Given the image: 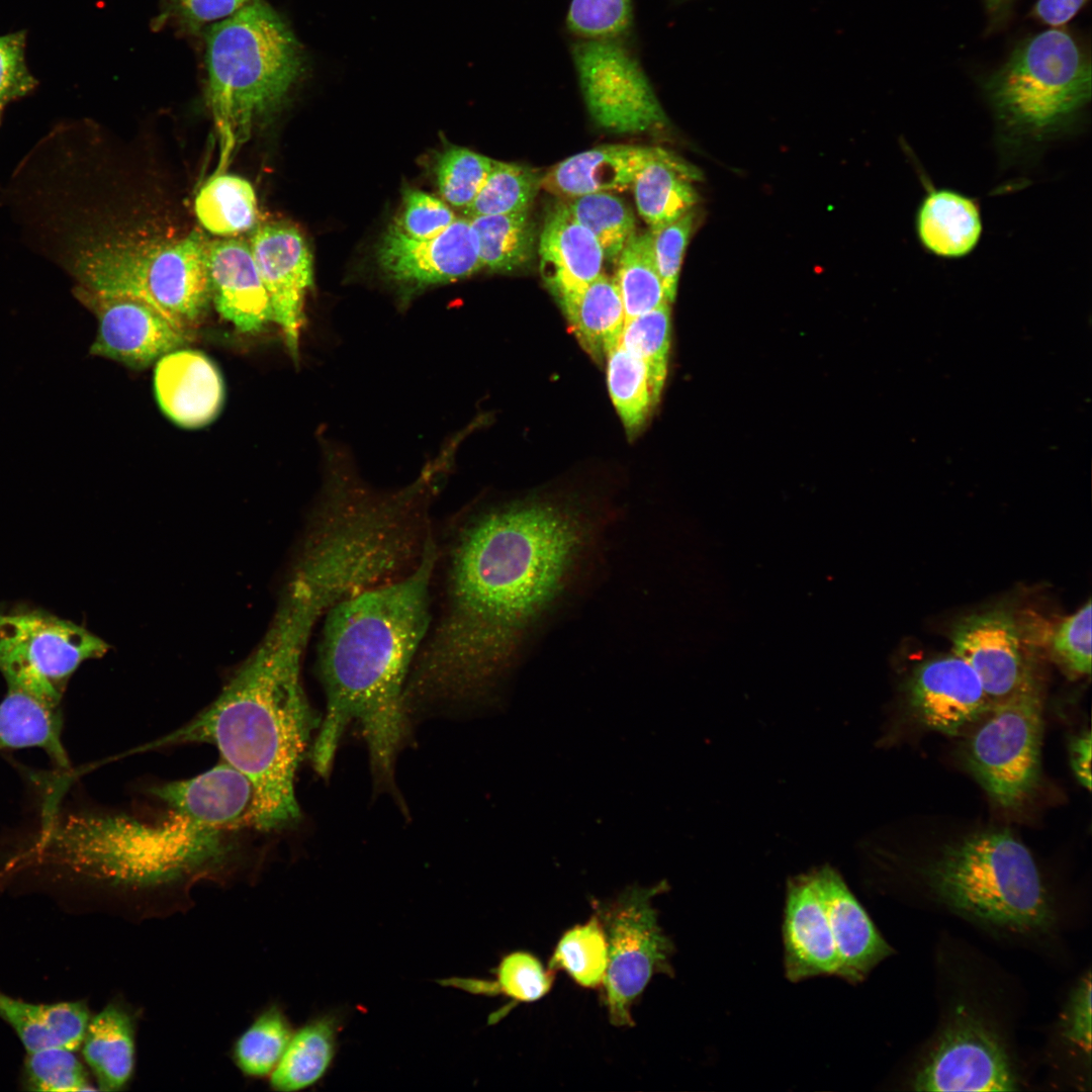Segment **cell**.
<instances>
[{
    "label": "cell",
    "mask_w": 1092,
    "mask_h": 1092,
    "mask_svg": "<svg viewBox=\"0 0 1092 1092\" xmlns=\"http://www.w3.org/2000/svg\"><path fill=\"white\" fill-rule=\"evenodd\" d=\"M908 690L921 722L948 735L958 734L992 708L977 673L953 652L921 662Z\"/></svg>",
    "instance_id": "obj_18"
},
{
    "label": "cell",
    "mask_w": 1092,
    "mask_h": 1092,
    "mask_svg": "<svg viewBox=\"0 0 1092 1092\" xmlns=\"http://www.w3.org/2000/svg\"><path fill=\"white\" fill-rule=\"evenodd\" d=\"M608 521L540 498L468 518L453 543L445 611L406 681L407 711L475 699L508 673Z\"/></svg>",
    "instance_id": "obj_1"
},
{
    "label": "cell",
    "mask_w": 1092,
    "mask_h": 1092,
    "mask_svg": "<svg viewBox=\"0 0 1092 1092\" xmlns=\"http://www.w3.org/2000/svg\"><path fill=\"white\" fill-rule=\"evenodd\" d=\"M1017 1084L1000 1035L970 1013L947 1022L911 1081L916 1091H1013Z\"/></svg>",
    "instance_id": "obj_13"
},
{
    "label": "cell",
    "mask_w": 1092,
    "mask_h": 1092,
    "mask_svg": "<svg viewBox=\"0 0 1092 1092\" xmlns=\"http://www.w3.org/2000/svg\"><path fill=\"white\" fill-rule=\"evenodd\" d=\"M204 61L219 173L252 128L283 104L302 73L303 56L281 16L255 0L206 27Z\"/></svg>",
    "instance_id": "obj_5"
},
{
    "label": "cell",
    "mask_w": 1092,
    "mask_h": 1092,
    "mask_svg": "<svg viewBox=\"0 0 1092 1092\" xmlns=\"http://www.w3.org/2000/svg\"><path fill=\"white\" fill-rule=\"evenodd\" d=\"M60 707L17 689L8 688L0 702V750L36 747L62 768L69 758L62 741Z\"/></svg>",
    "instance_id": "obj_31"
},
{
    "label": "cell",
    "mask_w": 1092,
    "mask_h": 1092,
    "mask_svg": "<svg viewBox=\"0 0 1092 1092\" xmlns=\"http://www.w3.org/2000/svg\"><path fill=\"white\" fill-rule=\"evenodd\" d=\"M557 299L582 348L601 362L619 343L625 323L615 280L602 273L580 290Z\"/></svg>",
    "instance_id": "obj_29"
},
{
    "label": "cell",
    "mask_w": 1092,
    "mask_h": 1092,
    "mask_svg": "<svg viewBox=\"0 0 1092 1092\" xmlns=\"http://www.w3.org/2000/svg\"><path fill=\"white\" fill-rule=\"evenodd\" d=\"M0 1018L13 1028L27 1053L50 1048L75 1052L90 1022L89 1010L82 1002L33 1004L2 991Z\"/></svg>",
    "instance_id": "obj_28"
},
{
    "label": "cell",
    "mask_w": 1092,
    "mask_h": 1092,
    "mask_svg": "<svg viewBox=\"0 0 1092 1092\" xmlns=\"http://www.w3.org/2000/svg\"><path fill=\"white\" fill-rule=\"evenodd\" d=\"M3 107H4V106L0 104V118H1V114H2V110H3Z\"/></svg>",
    "instance_id": "obj_55"
},
{
    "label": "cell",
    "mask_w": 1092,
    "mask_h": 1092,
    "mask_svg": "<svg viewBox=\"0 0 1092 1092\" xmlns=\"http://www.w3.org/2000/svg\"><path fill=\"white\" fill-rule=\"evenodd\" d=\"M1015 0H984L989 30L1001 28L1008 20Z\"/></svg>",
    "instance_id": "obj_54"
},
{
    "label": "cell",
    "mask_w": 1092,
    "mask_h": 1092,
    "mask_svg": "<svg viewBox=\"0 0 1092 1092\" xmlns=\"http://www.w3.org/2000/svg\"><path fill=\"white\" fill-rule=\"evenodd\" d=\"M953 653L977 673L992 706L1038 692L1013 614L996 608L972 614L951 632Z\"/></svg>",
    "instance_id": "obj_14"
},
{
    "label": "cell",
    "mask_w": 1092,
    "mask_h": 1092,
    "mask_svg": "<svg viewBox=\"0 0 1092 1092\" xmlns=\"http://www.w3.org/2000/svg\"><path fill=\"white\" fill-rule=\"evenodd\" d=\"M563 204L570 215L594 235L605 259L610 261L618 259L636 233L633 212L620 197L610 192L568 197Z\"/></svg>",
    "instance_id": "obj_38"
},
{
    "label": "cell",
    "mask_w": 1092,
    "mask_h": 1092,
    "mask_svg": "<svg viewBox=\"0 0 1092 1092\" xmlns=\"http://www.w3.org/2000/svg\"><path fill=\"white\" fill-rule=\"evenodd\" d=\"M1088 0H1037L1030 15L1036 20L1060 27L1070 21Z\"/></svg>",
    "instance_id": "obj_52"
},
{
    "label": "cell",
    "mask_w": 1092,
    "mask_h": 1092,
    "mask_svg": "<svg viewBox=\"0 0 1092 1092\" xmlns=\"http://www.w3.org/2000/svg\"><path fill=\"white\" fill-rule=\"evenodd\" d=\"M914 225L922 248L943 259L970 255L983 233L979 203L949 188L928 189L917 207Z\"/></svg>",
    "instance_id": "obj_26"
},
{
    "label": "cell",
    "mask_w": 1092,
    "mask_h": 1092,
    "mask_svg": "<svg viewBox=\"0 0 1092 1092\" xmlns=\"http://www.w3.org/2000/svg\"><path fill=\"white\" fill-rule=\"evenodd\" d=\"M1089 49L1054 27L1017 43L982 82L997 140L1009 157L1032 153L1074 129L1091 100Z\"/></svg>",
    "instance_id": "obj_6"
},
{
    "label": "cell",
    "mask_w": 1092,
    "mask_h": 1092,
    "mask_svg": "<svg viewBox=\"0 0 1092 1092\" xmlns=\"http://www.w3.org/2000/svg\"><path fill=\"white\" fill-rule=\"evenodd\" d=\"M207 271L211 302L239 332L259 333L273 315L250 244L241 238L208 241Z\"/></svg>",
    "instance_id": "obj_20"
},
{
    "label": "cell",
    "mask_w": 1092,
    "mask_h": 1092,
    "mask_svg": "<svg viewBox=\"0 0 1092 1092\" xmlns=\"http://www.w3.org/2000/svg\"><path fill=\"white\" fill-rule=\"evenodd\" d=\"M608 967V947L602 923L595 913L584 924L566 930L549 961L548 970L565 971L583 988L602 985Z\"/></svg>",
    "instance_id": "obj_39"
},
{
    "label": "cell",
    "mask_w": 1092,
    "mask_h": 1092,
    "mask_svg": "<svg viewBox=\"0 0 1092 1092\" xmlns=\"http://www.w3.org/2000/svg\"><path fill=\"white\" fill-rule=\"evenodd\" d=\"M632 15V0H571L566 25L580 39H617Z\"/></svg>",
    "instance_id": "obj_45"
},
{
    "label": "cell",
    "mask_w": 1092,
    "mask_h": 1092,
    "mask_svg": "<svg viewBox=\"0 0 1092 1092\" xmlns=\"http://www.w3.org/2000/svg\"><path fill=\"white\" fill-rule=\"evenodd\" d=\"M170 809L154 822L123 814L47 811L37 851L48 861L126 896L129 916L168 914L174 894L222 875L234 850L230 830Z\"/></svg>",
    "instance_id": "obj_4"
},
{
    "label": "cell",
    "mask_w": 1092,
    "mask_h": 1092,
    "mask_svg": "<svg viewBox=\"0 0 1092 1092\" xmlns=\"http://www.w3.org/2000/svg\"><path fill=\"white\" fill-rule=\"evenodd\" d=\"M1091 601L1065 618L1052 635L1056 655L1079 674L1091 672Z\"/></svg>",
    "instance_id": "obj_48"
},
{
    "label": "cell",
    "mask_w": 1092,
    "mask_h": 1092,
    "mask_svg": "<svg viewBox=\"0 0 1092 1092\" xmlns=\"http://www.w3.org/2000/svg\"><path fill=\"white\" fill-rule=\"evenodd\" d=\"M482 267L512 272L534 255L536 232L529 211L470 217Z\"/></svg>",
    "instance_id": "obj_34"
},
{
    "label": "cell",
    "mask_w": 1092,
    "mask_h": 1092,
    "mask_svg": "<svg viewBox=\"0 0 1092 1092\" xmlns=\"http://www.w3.org/2000/svg\"><path fill=\"white\" fill-rule=\"evenodd\" d=\"M134 1027L131 1014L115 1003L108 1004L90 1019L82 1052L99 1090H121L131 1079L135 1060Z\"/></svg>",
    "instance_id": "obj_30"
},
{
    "label": "cell",
    "mask_w": 1092,
    "mask_h": 1092,
    "mask_svg": "<svg viewBox=\"0 0 1092 1092\" xmlns=\"http://www.w3.org/2000/svg\"><path fill=\"white\" fill-rule=\"evenodd\" d=\"M812 872L835 944L837 976L849 983H859L891 956L892 948L834 868L822 866Z\"/></svg>",
    "instance_id": "obj_22"
},
{
    "label": "cell",
    "mask_w": 1092,
    "mask_h": 1092,
    "mask_svg": "<svg viewBox=\"0 0 1092 1092\" xmlns=\"http://www.w3.org/2000/svg\"><path fill=\"white\" fill-rule=\"evenodd\" d=\"M658 147L608 145L573 155L541 178L547 191L574 197L596 192L623 191L639 171L664 153Z\"/></svg>",
    "instance_id": "obj_25"
},
{
    "label": "cell",
    "mask_w": 1092,
    "mask_h": 1092,
    "mask_svg": "<svg viewBox=\"0 0 1092 1092\" xmlns=\"http://www.w3.org/2000/svg\"><path fill=\"white\" fill-rule=\"evenodd\" d=\"M538 253L542 277L556 298L580 290L602 274L603 250L563 202L546 214Z\"/></svg>",
    "instance_id": "obj_24"
},
{
    "label": "cell",
    "mask_w": 1092,
    "mask_h": 1092,
    "mask_svg": "<svg viewBox=\"0 0 1092 1092\" xmlns=\"http://www.w3.org/2000/svg\"><path fill=\"white\" fill-rule=\"evenodd\" d=\"M493 981L449 978L440 983L472 994L505 995L516 1002H534L551 989L555 973L545 970L540 961L526 951L505 956L494 971Z\"/></svg>",
    "instance_id": "obj_36"
},
{
    "label": "cell",
    "mask_w": 1092,
    "mask_h": 1092,
    "mask_svg": "<svg viewBox=\"0 0 1092 1092\" xmlns=\"http://www.w3.org/2000/svg\"><path fill=\"white\" fill-rule=\"evenodd\" d=\"M207 244L199 230L174 240H99L75 247L68 267L74 289L142 300L192 333L211 302Z\"/></svg>",
    "instance_id": "obj_8"
},
{
    "label": "cell",
    "mask_w": 1092,
    "mask_h": 1092,
    "mask_svg": "<svg viewBox=\"0 0 1092 1092\" xmlns=\"http://www.w3.org/2000/svg\"><path fill=\"white\" fill-rule=\"evenodd\" d=\"M608 388L628 436L644 425L655 404L645 364L619 343L607 354Z\"/></svg>",
    "instance_id": "obj_37"
},
{
    "label": "cell",
    "mask_w": 1092,
    "mask_h": 1092,
    "mask_svg": "<svg viewBox=\"0 0 1092 1092\" xmlns=\"http://www.w3.org/2000/svg\"><path fill=\"white\" fill-rule=\"evenodd\" d=\"M313 624L300 608L281 599L265 637L211 705L144 747L214 745L222 761L251 783L249 824L261 831L285 828L300 817L295 772L318 725L300 680V660Z\"/></svg>",
    "instance_id": "obj_3"
},
{
    "label": "cell",
    "mask_w": 1092,
    "mask_h": 1092,
    "mask_svg": "<svg viewBox=\"0 0 1092 1092\" xmlns=\"http://www.w3.org/2000/svg\"><path fill=\"white\" fill-rule=\"evenodd\" d=\"M541 178L525 166L494 161L477 196L464 210L466 217L529 211Z\"/></svg>",
    "instance_id": "obj_42"
},
{
    "label": "cell",
    "mask_w": 1092,
    "mask_h": 1092,
    "mask_svg": "<svg viewBox=\"0 0 1092 1092\" xmlns=\"http://www.w3.org/2000/svg\"><path fill=\"white\" fill-rule=\"evenodd\" d=\"M249 244L269 296L273 323L297 361L305 297L313 284L311 252L299 230L282 221L258 225Z\"/></svg>",
    "instance_id": "obj_16"
},
{
    "label": "cell",
    "mask_w": 1092,
    "mask_h": 1092,
    "mask_svg": "<svg viewBox=\"0 0 1092 1092\" xmlns=\"http://www.w3.org/2000/svg\"><path fill=\"white\" fill-rule=\"evenodd\" d=\"M411 573L335 604L318 649L327 709L313 742V768L326 777L352 723L363 733L373 768L388 777L406 731L404 690L430 622L437 560L429 537Z\"/></svg>",
    "instance_id": "obj_2"
},
{
    "label": "cell",
    "mask_w": 1092,
    "mask_h": 1092,
    "mask_svg": "<svg viewBox=\"0 0 1092 1092\" xmlns=\"http://www.w3.org/2000/svg\"><path fill=\"white\" fill-rule=\"evenodd\" d=\"M1091 975L1088 972L1071 993L1062 1022L1066 1039L1090 1056L1091 1052Z\"/></svg>",
    "instance_id": "obj_51"
},
{
    "label": "cell",
    "mask_w": 1092,
    "mask_h": 1092,
    "mask_svg": "<svg viewBox=\"0 0 1092 1092\" xmlns=\"http://www.w3.org/2000/svg\"><path fill=\"white\" fill-rule=\"evenodd\" d=\"M110 646L81 625L42 610L0 611V671L7 688L60 707L70 677Z\"/></svg>",
    "instance_id": "obj_10"
},
{
    "label": "cell",
    "mask_w": 1092,
    "mask_h": 1092,
    "mask_svg": "<svg viewBox=\"0 0 1092 1092\" xmlns=\"http://www.w3.org/2000/svg\"><path fill=\"white\" fill-rule=\"evenodd\" d=\"M26 1084L30 1090L41 1092H76L94 1090L85 1069L65 1048H50L27 1053Z\"/></svg>",
    "instance_id": "obj_44"
},
{
    "label": "cell",
    "mask_w": 1092,
    "mask_h": 1092,
    "mask_svg": "<svg viewBox=\"0 0 1092 1092\" xmlns=\"http://www.w3.org/2000/svg\"><path fill=\"white\" fill-rule=\"evenodd\" d=\"M970 740L967 759L981 786L998 805L1016 808L1037 786L1042 712L1039 692L997 703Z\"/></svg>",
    "instance_id": "obj_11"
},
{
    "label": "cell",
    "mask_w": 1092,
    "mask_h": 1092,
    "mask_svg": "<svg viewBox=\"0 0 1092 1092\" xmlns=\"http://www.w3.org/2000/svg\"><path fill=\"white\" fill-rule=\"evenodd\" d=\"M339 1027V1018L326 1014L311 1019L293 1032L270 1074L271 1088L294 1092L317 1083L335 1058Z\"/></svg>",
    "instance_id": "obj_32"
},
{
    "label": "cell",
    "mask_w": 1092,
    "mask_h": 1092,
    "mask_svg": "<svg viewBox=\"0 0 1092 1092\" xmlns=\"http://www.w3.org/2000/svg\"><path fill=\"white\" fill-rule=\"evenodd\" d=\"M26 32L0 35V104L28 95L37 85L25 63Z\"/></svg>",
    "instance_id": "obj_49"
},
{
    "label": "cell",
    "mask_w": 1092,
    "mask_h": 1092,
    "mask_svg": "<svg viewBox=\"0 0 1092 1092\" xmlns=\"http://www.w3.org/2000/svg\"><path fill=\"white\" fill-rule=\"evenodd\" d=\"M667 890L666 883L630 887L614 900L598 903L607 940L608 967L603 982L610 1022L634 1026L632 1006L656 974L671 976L674 945L658 922L652 899Z\"/></svg>",
    "instance_id": "obj_9"
},
{
    "label": "cell",
    "mask_w": 1092,
    "mask_h": 1092,
    "mask_svg": "<svg viewBox=\"0 0 1092 1092\" xmlns=\"http://www.w3.org/2000/svg\"><path fill=\"white\" fill-rule=\"evenodd\" d=\"M934 897L961 916L1016 934L1056 923L1053 899L1028 848L1006 831L970 835L922 871Z\"/></svg>",
    "instance_id": "obj_7"
},
{
    "label": "cell",
    "mask_w": 1092,
    "mask_h": 1092,
    "mask_svg": "<svg viewBox=\"0 0 1092 1092\" xmlns=\"http://www.w3.org/2000/svg\"><path fill=\"white\" fill-rule=\"evenodd\" d=\"M151 793L169 808L206 825L233 831L249 823L252 785L224 761L194 778L154 787Z\"/></svg>",
    "instance_id": "obj_23"
},
{
    "label": "cell",
    "mask_w": 1092,
    "mask_h": 1092,
    "mask_svg": "<svg viewBox=\"0 0 1092 1092\" xmlns=\"http://www.w3.org/2000/svg\"><path fill=\"white\" fill-rule=\"evenodd\" d=\"M184 348L171 351L156 362L155 393L161 410L172 422L195 429L217 417L223 404L224 386L210 358Z\"/></svg>",
    "instance_id": "obj_21"
},
{
    "label": "cell",
    "mask_w": 1092,
    "mask_h": 1092,
    "mask_svg": "<svg viewBox=\"0 0 1092 1092\" xmlns=\"http://www.w3.org/2000/svg\"><path fill=\"white\" fill-rule=\"evenodd\" d=\"M617 262L614 280L623 302L625 322L667 302L654 260L649 231L635 233L623 248Z\"/></svg>",
    "instance_id": "obj_35"
},
{
    "label": "cell",
    "mask_w": 1092,
    "mask_h": 1092,
    "mask_svg": "<svg viewBox=\"0 0 1092 1092\" xmlns=\"http://www.w3.org/2000/svg\"><path fill=\"white\" fill-rule=\"evenodd\" d=\"M97 317L90 354L144 369L165 354L184 348L193 337L152 305L126 296H102L74 289Z\"/></svg>",
    "instance_id": "obj_15"
},
{
    "label": "cell",
    "mask_w": 1092,
    "mask_h": 1092,
    "mask_svg": "<svg viewBox=\"0 0 1092 1092\" xmlns=\"http://www.w3.org/2000/svg\"><path fill=\"white\" fill-rule=\"evenodd\" d=\"M670 303L624 323L619 344L643 361L655 403L667 374L671 322Z\"/></svg>",
    "instance_id": "obj_41"
},
{
    "label": "cell",
    "mask_w": 1092,
    "mask_h": 1092,
    "mask_svg": "<svg viewBox=\"0 0 1092 1092\" xmlns=\"http://www.w3.org/2000/svg\"><path fill=\"white\" fill-rule=\"evenodd\" d=\"M495 160L466 148L444 151L436 164V178L442 197L465 209L477 196Z\"/></svg>",
    "instance_id": "obj_43"
},
{
    "label": "cell",
    "mask_w": 1092,
    "mask_h": 1092,
    "mask_svg": "<svg viewBox=\"0 0 1092 1092\" xmlns=\"http://www.w3.org/2000/svg\"><path fill=\"white\" fill-rule=\"evenodd\" d=\"M194 210L200 224L218 236H236L252 230L258 205L252 184L237 175L214 172L199 189Z\"/></svg>",
    "instance_id": "obj_33"
},
{
    "label": "cell",
    "mask_w": 1092,
    "mask_h": 1092,
    "mask_svg": "<svg viewBox=\"0 0 1092 1092\" xmlns=\"http://www.w3.org/2000/svg\"><path fill=\"white\" fill-rule=\"evenodd\" d=\"M456 218L441 199L421 190L407 189L394 225L410 238L426 240L441 235Z\"/></svg>",
    "instance_id": "obj_47"
},
{
    "label": "cell",
    "mask_w": 1092,
    "mask_h": 1092,
    "mask_svg": "<svg viewBox=\"0 0 1092 1092\" xmlns=\"http://www.w3.org/2000/svg\"><path fill=\"white\" fill-rule=\"evenodd\" d=\"M571 53L585 106L600 127L636 133L667 123L642 67L617 39H580Z\"/></svg>",
    "instance_id": "obj_12"
},
{
    "label": "cell",
    "mask_w": 1092,
    "mask_h": 1092,
    "mask_svg": "<svg viewBox=\"0 0 1092 1092\" xmlns=\"http://www.w3.org/2000/svg\"><path fill=\"white\" fill-rule=\"evenodd\" d=\"M1091 734L1087 731L1078 736L1071 747L1073 769L1088 790L1091 789Z\"/></svg>",
    "instance_id": "obj_53"
},
{
    "label": "cell",
    "mask_w": 1092,
    "mask_h": 1092,
    "mask_svg": "<svg viewBox=\"0 0 1092 1092\" xmlns=\"http://www.w3.org/2000/svg\"><path fill=\"white\" fill-rule=\"evenodd\" d=\"M379 266L404 291L466 278L482 268L468 217L456 218L441 235L418 240L389 228L377 248Z\"/></svg>",
    "instance_id": "obj_17"
},
{
    "label": "cell",
    "mask_w": 1092,
    "mask_h": 1092,
    "mask_svg": "<svg viewBox=\"0 0 1092 1092\" xmlns=\"http://www.w3.org/2000/svg\"><path fill=\"white\" fill-rule=\"evenodd\" d=\"M783 940L785 974L791 982L837 976L835 944L812 871L787 883Z\"/></svg>",
    "instance_id": "obj_19"
},
{
    "label": "cell",
    "mask_w": 1092,
    "mask_h": 1092,
    "mask_svg": "<svg viewBox=\"0 0 1092 1092\" xmlns=\"http://www.w3.org/2000/svg\"><path fill=\"white\" fill-rule=\"evenodd\" d=\"M255 0H167L166 16L189 31L223 20Z\"/></svg>",
    "instance_id": "obj_50"
},
{
    "label": "cell",
    "mask_w": 1092,
    "mask_h": 1092,
    "mask_svg": "<svg viewBox=\"0 0 1092 1092\" xmlns=\"http://www.w3.org/2000/svg\"><path fill=\"white\" fill-rule=\"evenodd\" d=\"M293 1031L277 1005L261 1012L238 1037L233 1049V1060L247 1077L270 1076L280 1061Z\"/></svg>",
    "instance_id": "obj_40"
},
{
    "label": "cell",
    "mask_w": 1092,
    "mask_h": 1092,
    "mask_svg": "<svg viewBox=\"0 0 1092 1092\" xmlns=\"http://www.w3.org/2000/svg\"><path fill=\"white\" fill-rule=\"evenodd\" d=\"M701 179L699 169L666 150L649 161L631 185L638 212L649 230L693 210L699 200L694 183Z\"/></svg>",
    "instance_id": "obj_27"
},
{
    "label": "cell",
    "mask_w": 1092,
    "mask_h": 1092,
    "mask_svg": "<svg viewBox=\"0 0 1092 1092\" xmlns=\"http://www.w3.org/2000/svg\"><path fill=\"white\" fill-rule=\"evenodd\" d=\"M696 220L695 209L657 229L649 230L654 260L667 302L674 301L680 268Z\"/></svg>",
    "instance_id": "obj_46"
}]
</instances>
